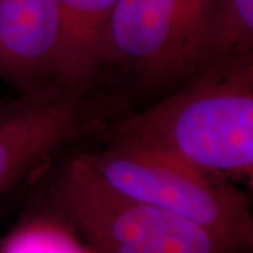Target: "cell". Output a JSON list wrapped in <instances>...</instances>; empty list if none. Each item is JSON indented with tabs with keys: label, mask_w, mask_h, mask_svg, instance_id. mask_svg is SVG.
<instances>
[{
	"label": "cell",
	"mask_w": 253,
	"mask_h": 253,
	"mask_svg": "<svg viewBox=\"0 0 253 253\" xmlns=\"http://www.w3.org/2000/svg\"><path fill=\"white\" fill-rule=\"evenodd\" d=\"M55 215L91 253H252L206 228L109 189L75 156L49 184Z\"/></svg>",
	"instance_id": "3"
},
{
	"label": "cell",
	"mask_w": 253,
	"mask_h": 253,
	"mask_svg": "<svg viewBox=\"0 0 253 253\" xmlns=\"http://www.w3.org/2000/svg\"><path fill=\"white\" fill-rule=\"evenodd\" d=\"M107 141L75 158L109 189L186 218L226 245L252 252L249 199L232 181L144 145L114 136Z\"/></svg>",
	"instance_id": "2"
},
{
	"label": "cell",
	"mask_w": 253,
	"mask_h": 253,
	"mask_svg": "<svg viewBox=\"0 0 253 253\" xmlns=\"http://www.w3.org/2000/svg\"><path fill=\"white\" fill-rule=\"evenodd\" d=\"M114 106L89 91L52 83L0 103V196L59 151L103 126Z\"/></svg>",
	"instance_id": "5"
},
{
	"label": "cell",
	"mask_w": 253,
	"mask_h": 253,
	"mask_svg": "<svg viewBox=\"0 0 253 253\" xmlns=\"http://www.w3.org/2000/svg\"><path fill=\"white\" fill-rule=\"evenodd\" d=\"M117 0H58L56 82L91 90L100 73V49Z\"/></svg>",
	"instance_id": "7"
},
{
	"label": "cell",
	"mask_w": 253,
	"mask_h": 253,
	"mask_svg": "<svg viewBox=\"0 0 253 253\" xmlns=\"http://www.w3.org/2000/svg\"><path fill=\"white\" fill-rule=\"evenodd\" d=\"M211 0H117L100 49V71L118 68L152 90L187 81L208 63Z\"/></svg>",
	"instance_id": "4"
},
{
	"label": "cell",
	"mask_w": 253,
	"mask_h": 253,
	"mask_svg": "<svg viewBox=\"0 0 253 253\" xmlns=\"http://www.w3.org/2000/svg\"><path fill=\"white\" fill-rule=\"evenodd\" d=\"M211 1H212V0H211ZM211 4H212V3H211Z\"/></svg>",
	"instance_id": "10"
},
{
	"label": "cell",
	"mask_w": 253,
	"mask_h": 253,
	"mask_svg": "<svg viewBox=\"0 0 253 253\" xmlns=\"http://www.w3.org/2000/svg\"><path fill=\"white\" fill-rule=\"evenodd\" d=\"M109 136L172 155L232 183H252L253 52L208 62L155 106L116 123Z\"/></svg>",
	"instance_id": "1"
},
{
	"label": "cell",
	"mask_w": 253,
	"mask_h": 253,
	"mask_svg": "<svg viewBox=\"0 0 253 253\" xmlns=\"http://www.w3.org/2000/svg\"><path fill=\"white\" fill-rule=\"evenodd\" d=\"M0 253H91L56 215L34 218L18 225L0 244Z\"/></svg>",
	"instance_id": "9"
},
{
	"label": "cell",
	"mask_w": 253,
	"mask_h": 253,
	"mask_svg": "<svg viewBox=\"0 0 253 253\" xmlns=\"http://www.w3.org/2000/svg\"><path fill=\"white\" fill-rule=\"evenodd\" d=\"M58 0H0V78L21 91L56 83Z\"/></svg>",
	"instance_id": "6"
},
{
	"label": "cell",
	"mask_w": 253,
	"mask_h": 253,
	"mask_svg": "<svg viewBox=\"0 0 253 253\" xmlns=\"http://www.w3.org/2000/svg\"><path fill=\"white\" fill-rule=\"evenodd\" d=\"M253 52V0H212L208 62L229 54Z\"/></svg>",
	"instance_id": "8"
}]
</instances>
